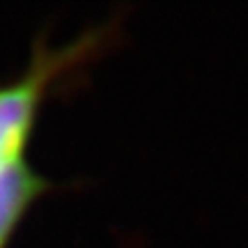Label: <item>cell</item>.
Listing matches in <instances>:
<instances>
[{"mask_svg": "<svg viewBox=\"0 0 248 248\" xmlns=\"http://www.w3.org/2000/svg\"><path fill=\"white\" fill-rule=\"evenodd\" d=\"M99 37H83L60 48H39L23 74L0 83V177L26 166V152L46 97L64 71L92 53Z\"/></svg>", "mask_w": 248, "mask_h": 248, "instance_id": "1", "label": "cell"}, {"mask_svg": "<svg viewBox=\"0 0 248 248\" xmlns=\"http://www.w3.org/2000/svg\"><path fill=\"white\" fill-rule=\"evenodd\" d=\"M48 182L30 163L0 177V248L16 232L30 207L42 198Z\"/></svg>", "mask_w": 248, "mask_h": 248, "instance_id": "2", "label": "cell"}]
</instances>
